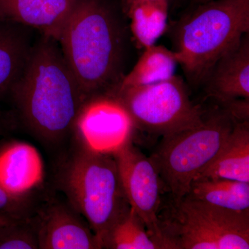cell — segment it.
<instances>
[{
  "instance_id": "obj_1",
  "label": "cell",
  "mask_w": 249,
  "mask_h": 249,
  "mask_svg": "<svg viewBox=\"0 0 249 249\" xmlns=\"http://www.w3.org/2000/svg\"><path fill=\"white\" fill-rule=\"evenodd\" d=\"M10 93L29 129L50 142L67 135L85 101L58 42L44 36Z\"/></svg>"
},
{
  "instance_id": "obj_2",
  "label": "cell",
  "mask_w": 249,
  "mask_h": 249,
  "mask_svg": "<svg viewBox=\"0 0 249 249\" xmlns=\"http://www.w3.org/2000/svg\"><path fill=\"white\" fill-rule=\"evenodd\" d=\"M124 40L122 24L105 0H78L58 42L85 101L124 76Z\"/></svg>"
},
{
  "instance_id": "obj_3",
  "label": "cell",
  "mask_w": 249,
  "mask_h": 249,
  "mask_svg": "<svg viewBox=\"0 0 249 249\" xmlns=\"http://www.w3.org/2000/svg\"><path fill=\"white\" fill-rule=\"evenodd\" d=\"M248 33L249 0H213L178 23L174 52L190 82L204 84L216 62Z\"/></svg>"
},
{
  "instance_id": "obj_4",
  "label": "cell",
  "mask_w": 249,
  "mask_h": 249,
  "mask_svg": "<svg viewBox=\"0 0 249 249\" xmlns=\"http://www.w3.org/2000/svg\"><path fill=\"white\" fill-rule=\"evenodd\" d=\"M62 179L72 207L84 218L104 249L112 228L131 209L114 155L83 145L70 160Z\"/></svg>"
},
{
  "instance_id": "obj_5",
  "label": "cell",
  "mask_w": 249,
  "mask_h": 249,
  "mask_svg": "<svg viewBox=\"0 0 249 249\" xmlns=\"http://www.w3.org/2000/svg\"><path fill=\"white\" fill-rule=\"evenodd\" d=\"M237 121L222 107L206 112L196 125L162 137L150 158L173 199L188 194L193 180L213 160Z\"/></svg>"
},
{
  "instance_id": "obj_6",
  "label": "cell",
  "mask_w": 249,
  "mask_h": 249,
  "mask_svg": "<svg viewBox=\"0 0 249 249\" xmlns=\"http://www.w3.org/2000/svg\"><path fill=\"white\" fill-rule=\"evenodd\" d=\"M160 213L168 249H249V211H231L188 196Z\"/></svg>"
},
{
  "instance_id": "obj_7",
  "label": "cell",
  "mask_w": 249,
  "mask_h": 249,
  "mask_svg": "<svg viewBox=\"0 0 249 249\" xmlns=\"http://www.w3.org/2000/svg\"><path fill=\"white\" fill-rule=\"evenodd\" d=\"M107 92L122 105L134 128L162 137L199 124L206 114L192 102L184 81L176 75L152 84L114 86Z\"/></svg>"
},
{
  "instance_id": "obj_8",
  "label": "cell",
  "mask_w": 249,
  "mask_h": 249,
  "mask_svg": "<svg viewBox=\"0 0 249 249\" xmlns=\"http://www.w3.org/2000/svg\"><path fill=\"white\" fill-rule=\"evenodd\" d=\"M132 142L129 139L112 153L124 194L131 209L142 219L150 235L162 249H168L160 219L163 183L151 159Z\"/></svg>"
},
{
  "instance_id": "obj_9",
  "label": "cell",
  "mask_w": 249,
  "mask_h": 249,
  "mask_svg": "<svg viewBox=\"0 0 249 249\" xmlns=\"http://www.w3.org/2000/svg\"><path fill=\"white\" fill-rule=\"evenodd\" d=\"M74 125L83 145L94 151L110 154L132 139L134 129L122 105L108 92L85 101Z\"/></svg>"
},
{
  "instance_id": "obj_10",
  "label": "cell",
  "mask_w": 249,
  "mask_h": 249,
  "mask_svg": "<svg viewBox=\"0 0 249 249\" xmlns=\"http://www.w3.org/2000/svg\"><path fill=\"white\" fill-rule=\"evenodd\" d=\"M36 224L39 249H102L86 221L74 209L63 205L49 206Z\"/></svg>"
},
{
  "instance_id": "obj_11",
  "label": "cell",
  "mask_w": 249,
  "mask_h": 249,
  "mask_svg": "<svg viewBox=\"0 0 249 249\" xmlns=\"http://www.w3.org/2000/svg\"><path fill=\"white\" fill-rule=\"evenodd\" d=\"M78 0H0V22L31 28L58 42Z\"/></svg>"
},
{
  "instance_id": "obj_12",
  "label": "cell",
  "mask_w": 249,
  "mask_h": 249,
  "mask_svg": "<svg viewBox=\"0 0 249 249\" xmlns=\"http://www.w3.org/2000/svg\"><path fill=\"white\" fill-rule=\"evenodd\" d=\"M204 84L207 94L222 106L249 99V33L216 62Z\"/></svg>"
},
{
  "instance_id": "obj_13",
  "label": "cell",
  "mask_w": 249,
  "mask_h": 249,
  "mask_svg": "<svg viewBox=\"0 0 249 249\" xmlns=\"http://www.w3.org/2000/svg\"><path fill=\"white\" fill-rule=\"evenodd\" d=\"M44 175L42 157L31 144L11 142L0 149V185L10 194L24 198L42 182Z\"/></svg>"
},
{
  "instance_id": "obj_14",
  "label": "cell",
  "mask_w": 249,
  "mask_h": 249,
  "mask_svg": "<svg viewBox=\"0 0 249 249\" xmlns=\"http://www.w3.org/2000/svg\"><path fill=\"white\" fill-rule=\"evenodd\" d=\"M199 178L249 183V121L236 123L222 148L194 180Z\"/></svg>"
},
{
  "instance_id": "obj_15",
  "label": "cell",
  "mask_w": 249,
  "mask_h": 249,
  "mask_svg": "<svg viewBox=\"0 0 249 249\" xmlns=\"http://www.w3.org/2000/svg\"><path fill=\"white\" fill-rule=\"evenodd\" d=\"M22 26L0 22V93L11 91L25 67L32 45Z\"/></svg>"
},
{
  "instance_id": "obj_16",
  "label": "cell",
  "mask_w": 249,
  "mask_h": 249,
  "mask_svg": "<svg viewBox=\"0 0 249 249\" xmlns=\"http://www.w3.org/2000/svg\"><path fill=\"white\" fill-rule=\"evenodd\" d=\"M185 196L231 211H249V183L223 178H199Z\"/></svg>"
},
{
  "instance_id": "obj_17",
  "label": "cell",
  "mask_w": 249,
  "mask_h": 249,
  "mask_svg": "<svg viewBox=\"0 0 249 249\" xmlns=\"http://www.w3.org/2000/svg\"><path fill=\"white\" fill-rule=\"evenodd\" d=\"M178 65V58L174 51L155 44L149 46L144 49L132 70L123 76L115 86L130 88L168 79L175 75Z\"/></svg>"
},
{
  "instance_id": "obj_18",
  "label": "cell",
  "mask_w": 249,
  "mask_h": 249,
  "mask_svg": "<svg viewBox=\"0 0 249 249\" xmlns=\"http://www.w3.org/2000/svg\"><path fill=\"white\" fill-rule=\"evenodd\" d=\"M104 249H162L150 235L138 214L130 209L111 229Z\"/></svg>"
},
{
  "instance_id": "obj_19",
  "label": "cell",
  "mask_w": 249,
  "mask_h": 249,
  "mask_svg": "<svg viewBox=\"0 0 249 249\" xmlns=\"http://www.w3.org/2000/svg\"><path fill=\"white\" fill-rule=\"evenodd\" d=\"M130 30L139 47L155 45L167 27L168 11L155 8L136 9L127 14Z\"/></svg>"
},
{
  "instance_id": "obj_20",
  "label": "cell",
  "mask_w": 249,
  "mask_h": 249,
  "mask_svg": "<svg viewBox=\"0 0 249 249\" xmlns=\"http://www.w3.org/2000/svg\"><path fill=\"white\" fill-rule=\"evenodd\" d=\"M39 249L36 223L15 219L0 227V249Z\"/></svg>"
},
{
  "instance_id": "obj_21",
  "label": "cell",
  "mask_w": 249,
  "mask_h": 249,
  "mask_svg": "<svg viewBox=\"0 0 249 249\" xmlns=\"http://www.w3.org/2000/svg\"><path fill=\"white\" fill-rule=\"evenodd\" d=\"M23 199L10 194L0 185V213L19 219L18 213L22 206Z\"/></svg>"
},
{
  "instance_id": "obj_22",
  "label": "cell",
  "mask_w": 249,
  "mask_h": 249,
  "mask_svg": "<svg viewBox=\"0 0 249 249\" xmlns=\"http://www.w3.org/2000/svg\"><path fill=\"white\" fill-rule=\"evenodd\" d=\"M170 1L171 0H123V5L124 12L127 15L134 10L144 8H156L168 11Z\"/></svg>"
},
{
  "instance_id": "obj_23",
  "label": "cell",
  "mask_w": 249,
  "mask_h": 249,
  "mask_svg": "<svg viewBox=\"0 0 249 249\" xmlns=\"http://www.w3.org/2000/svg\"><path fill=\"white\" fill-rule=\"evenodd\" d=\"M15 219H18V218H14L9 215V214L0 213V227L9 224V223L12 222Z\"/></svg>"
},
{
  "instance_id": "obj_24",
  "label": "cell",
  "mask_w": 249,
  "mask_h": 249,
  "mask_svg": "<svg viewBox=\"0 0 249 249\" xmlns=\"http://www.w3.org/2000/svg\"><path fill=\"white\" fill-rule=\"evenodd\" d=\"M197 4H204V3L209 2V1H213V0H195Z\"/></svg>"
}]
</instances>
